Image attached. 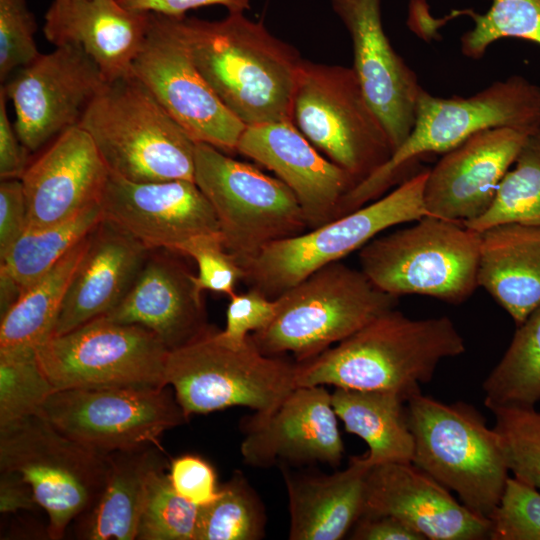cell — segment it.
Wrapping results in <instances>:
<instances>
[{"mask_svg": "<svg viewBox=\"0 0 540 540\" xmlns=\"http://www.w3.org/2000/svg\"><path fill=\"white\" fill-rule=\"evenodd\" d=\"M406 403L414 438L412 463L489 519L510 472L497 432L464 402L446 404L419 392Z\"/></svg>", "mask_w": 540, "mask_h": 540, "instance_id": "cell-5", "label": "cell"}, {"mask_svg": "<svg viewBox=\"0 0 540 540\" xmlns=\"http://www.w3.org/2000/svg\"><path fill=\"white\" fill-rule=\"evenodd\" d=\"M350 539L354 540H424L417 532L390 515L362 514Z\"/></svg>", "mask_w": 540, "mask_h": 540, "instance_id": "cell-48", "label": "cell"}, {"mask_svg": "<svg viewBox=\"0 0 540 540\" xmlns=\"http://www.w3.org/2000/svg\"><path fill=\"white\" fill-rule=\"evenodd\" d=\"M100 207L103 220L150 251L177 252L195 236L220 232L211 204L190 180L138 183L110 173Z\"/></svg>", "mask_w": 540, "mask_h": 540, "instance_id": "cell-17", "label": "cell"}, {"mask_svg": "<svg viewBox=\"0 0 540 540\" xmlns=\"http://www.w3.org/2000/svg\"><path fill=\"white\" fill-rule=\"evenodd\" d=\"M104 488L93 507L81 515L77 535L90 540H134L151 474L167 467L161 446L107 454Z\"/></svg>", "mask_w": 540, "mask_h": 540, "instance_id": "cell-29", "label": "cell"}, {"mask_svg": "<svg viewBox=\"0 0 540 540\" xmlns=\"http://www.w3.org/2000/svg\"><path fill=\"white\" fill-rule=\"evenodd\" d=\"M496 127L529 133L539 129L540 86L513 75L469 97H436L422 88L409 136L385 164L342 198L336 218L378 199L401 179L410 177L407 172L422 156L444 154L473 134Z\"/></svg>", "mask_w": 540, "mask_h": 540, "instance_id": "cell-3", "label": "cell"}, {"mask_svg": "<svg viewBox=\"0 0 540 540\" xmlns=\"http://www.w3.org/2000/svg\"><path fill=\"white\" fill-rule=\"evenodd\" d=\"M362 514L393 516L424 540L490 538L489 519L472 512L412 462H389L370 468Z\"/></svg>", "mask_w": 540, "mask_h": 540, "instance_id": "cell-21", "label": "cell"}, {"mask_svg": "<svg viewBox=\"0 0 540 540\" xmlns=\"http://www.w3.org/2000/svg\"><path fill=\"white\" fill-rule=\"evenodd\" d=\"M506 222L540 225V128L527 136L490 208L464 225L481 232Z\"/></svg>", "mask_w": 540, "mask_h": 540, "instance_id": "cell-34", "label": "cell"}, {"mask_svg": "<svg viewBox=\"0 0 540 540\" xmlns=\"http://www.w3.org/2000/svg\"><path fill=\"white\" fill-rule=\"evenodd\" d=\"M164 470L149 478L136 539L195 540L199 507L175 491Z\"/></svg>", "mask_w": 540, "mask_h": 540, "instance_id": "cell-37", "label": "cell"}, {"mask_svg": "<svg viewBox=\"0 0 540 540\" xmlns=\"http://www.w3.org/2000/svg\"><path fill=\"white\" fill-rule=\"evenodd\" d=\"M192 59L224 106L245 126L292 120L303 58L244 13L208 21L179 16Z\"/></svg>", "mask_w": 540, "mask_h": 540, "instance_id": "cell-1", "label": "cell"}, {"mask_svg": "<svg viewBox=\"0 0 540 540\" xmlns=\"http://www.w3.org/2000/svg\"><path fill=\"white\" fill-rule=\"evenodd\" d=\"M330 2L352 41V68L394 152L414 125L416 102L422 89L417 75L394 50L384 31L381 0Z\"/></svg>", "mask_w": 540, "mask_h": 540, "instance_id": "cell-19", "label": "cell"}, {"mask_svg": "<svg viewBox=\"0 0 540 540\" xmlns=\"http://www.w3.org/2000/svg\"><path fill=\"white\" fill-rule=\"evenodd\" d=\"M477 283L521 325L540 307V225L506 222L481 231Z\"/></svg>", "mask_w": 540, "mask_h": 540, "instance_id": "cell-27", "label": "cell"}, {"mask_svg": "<svg viewBox=\"0 0 540 540\" xmlns=\"http://www.w3.org/2000/svg\"><path fill=\"white\" fill-rule=\"evenodd\" d=\"M236 152L273 171L297 198L308 230L336 218L356 185L344 169L320 155L291 120L246 126Z\"/></svg>", "mask_w": 540, "mask_h": 540, "instance_id": "cell-22", "label": "cell"}, {"mask_svg": "<svg viewBox=\"0 0 540 540\" xmlns=\"http://www.w3.org/2000/svg\"><path fill=\"white\" fill-rule=\"evenodd\" d=\"M331 398L345 430L367 444L363 456L370 467L412 462L414 438L403 396L392 391L335 388Z\"/></svg>", "mask_w": 540, "mask_h": 540, "instance_id": "cell-30", "label": "cell"}, {"mask_svg": "<svg viewBox=\"0 0 540 540\" xmlns=\"http://www.w3.org/2000/svg\"><path fill=\"white\" fill-rule=\"evenodd\" d=\"M489 520L491 540H540V490L509 477Z\"/></svg>", "mask_w": 540, "mask_h": 540, "instance_id": "cell-40", "label": "cell"}, {"mask_svg": "<svg viewBox=\"0 0 540 540\" xmlns=\"http://www.w3.org/2000/svg\"><path fill=\"white\" fill-rule=\"evenodd\" d=\"M194 182L215 212L225 249L239 265L268 244L308 230L285 183L214 146L196 143Z\"/></svg>", "mask_w": 540, "mask_h": 540, "instance_id": "cell-12", "label": "cell"}, {"mask_svg": "<svg viewBox=\"0 0 540 540\" xmlns=\"http://www.w3.org/2000/svg\"><path fill=\"white\" fill-rule=\"evenodd\" d=\"M127 9L158 13L167 16H184L185 13L194 8L221 5L229 13H244L250 8V0H117Z\"/></svg>", "mask_w": 540, "mask_h": 540, "instance_id": "cell-47", "label": "cell"}, {"mask_svg": "<svg viewBox=\"0 0 540 540\" xmlns=\"http://www.w3.org/2000/svg\"><path fill=\"white\" fill-rule=\"evenodd\" d=\"M398 298L377 288L361 269L335 261L279 295L272 321L250 337L265 355L291 353L304 362L394 309Z\"/></svg>", "mask_w": 540, "mask_h": 540, "instance_id": "cell-6", "label": "cell"}, {"mask_svg": "<svg viewBox=\"0 0 540 540\" xmlns=\"http://www.w3.org/2000/svg\"><path fill=\"white\" fill-rule=\"evenodd\" d=\"M7 96L0 87V177L20 179L29 164L27 148L20 141L7 113Z\"/></svg>", "mask_w": 540, "mask_h": 540, "instance_id": "cell-46", "label": "cell"}, {"mask_svg": "<svg viewBox=\"0 0 540 540\" xmlns=\"http://www.w3.org/2000/svg\"><path fill=\"white\" fill-rule=\"evenodd\" d=\"M169 350L147 328L99 317L36 350L54 390L161 388Z\"/></svg>", "mask_w": 540, "mask_h": 540, "instance_id": "cell-13", "label": "cell"}, {"mask_svg": "<svg viewBox=\"0 0 540 540\" xmlns=\"http://www.w3.org/2000/svg\"><path fill=\"white\" fill-rule=\"evenodd\" d=\"M150 252L128 293L103 317L143 326L172 351L200 338L211 327L193 274L171 255Z\"/></svg>", "mask_w": 540, "mask_h": 540, "instance_id": "cell-24", "label": "cell"}, {"mask_svg": "<svg viewBox=\"0 0 540 540\" xmlns=\"http://www.w3.org/2000/svg\"><path fill=\"white\" fill-rule=\"evenodd\" d=\"M264 505L245 476L236 471L213 502L199 507L195 540H259L265 535Z\"/></svg>", "mask_w": 540, "mask_h": 540, "instance_id": "cell-35", "label": "cell"}, {"mask_svg": "<svg viewBox=\"0 0 540 540\" xmlns=\"http://www.w3.org/2000/svg\"><path fill=\"white\" fill-rule=\"evenodd\" d=\"M240 451L251 467L320 462L337 467L344 455L331 393L324 386H298L270 412L242 424Z\"/></svg>", "mask_w": 540, "mask_h": 540, "instance_id": "cell-18", "label": "cell"}, {"mask_svg": "<svg viewBox=\"0 0 540 540\" xmlns=\"http://www.w3.org/2000/svg\"><path fill=\"white\" fill-rule=\"evenodd\" d=\"M0 511L32 510L37 504L32 487L17 472L0 470Z\"/></svg>", "mask_w": 540, "mask_h": 540, "instance_id": "cell-49", "label": "cell"}, {"mask_svg": "<svg viewBox=\"0 0 540 540\" xmlns=\"http://www.w3.org/2000/svg\"><path fill=\"white\" fill-rule=\"evenodd\" d=\"M211 328L169 351L165 382L189 418L242 406L267 413L296 387V364L263 354L249 336L241 346L221 342Z\"/></svg>", "mask_w": 540, "mask_h": 540, "instance_id": "cell-8", "label": "cell"}, {"mask_svg": "<svg viewBox=\"0 0 540 540\" xmlns=\"http://www.w3.org/2000/svg\"><path fill=\"white\" fill-rule=\"evenodd\" d=\"M150 13L127 9L117 0H53L43 33L55 47H80L107 82L132 75Z\"/></svg>", "mask_w": 540, "mask_h": 540, "instance_id": "cell-25", "label": "cell"}, {"mask_svg": "<svg viewBox=\"0 0 540 540\" xmlns=\"http://www.w3.org/2000/svg\"><path fill=\"white\" fill-rule=\"evenodd\" d=\"M37 22L26 0H0V80L32 63L41 54L34 34Z\"/></svg>", "mask_w": 540, "mask_h": 540, "instance_id": "cell-42", "label": "cell"}, {"mask_svg": "<svg viewBox=\"0 0 540 540\" xmlns=\"http://www.w3.org/2000/svg\"><path fill=\"white\" fill-rule=\"evenodd\" d=\"M78 126L111 174L138 183L194 181L196 142L133 74L107 82Z\"/></svg>", "mask_w": 540, "mask_h": 540, "instance_id": "cell-4", "label": "cell"}, {"mask_svg": "<svg viewBox=\"0 0 540 540\" xmlns=\"http://www.w3.org/2000/svg\"><path fill=\"white\" fill-rule=\"evenodd\" d=\"M107 83L95 62L78 46L63 45L40 54L1 84L13 103L15 130L35 152L79 121Z\"/></svg>", "mask_w": 540, "mask_h": 540, "instance_id": "cell-16", "label": "cell"}, {"mask_svg": "<svg viewBox=\"0 0 540 540\" xmlns=\"http://www.w3.org/2000/svg\"><path fill=\"white\" fill-rule=\"evenodd\" d=\"M150 250L101 220L88 237L60 308L53 336L105 316L125 297Z\"/></svg>", "mask_w": 540, "mask_h": 540, "instance_id": "cell-26", "label": "cell"}, {"mask_svg": "<svg viewBox=\"0 0 540 540\" xmlns=\"http://www.w3.org/2000/svg\"><path fill=\"white\" fill-rule=\"evenodd\" d=\"M132 74L196 143L236 152L246 126L224 106L197 69L178 17L150 13Z\"/></svg>", "mask_w": 540, "mask_h": 540, "instance_id": "cell-15", "label": "cell"}, {"mask_svg": "<svg viewBox=\"0 0 540 540\" xmlns=\"http://www.w3.org/2000/svg\"><path fill=\"white\" fill-rule=\"evenodd\" d=\"M226 325L216 330V337L223 343L238 347L245 344L250 334L265 328L277 312V299H270L250 288L244 293L229 297Z\"/></svg>", "mask_w": 540, "mask_h": 540, "instance_id": "cell-43", "label": "cell"}, {"mask_svg": "<svg viewBox=\"0 0 540 540\" xmlns=\"http://www.w3.org/2000/svg\"><path fill=\"white\" fill-rule=\"evenodd\" d=\"M428 169L350 213L294 237L274 241L240 264L243 281L270 299L317 269L360 250L384 230L426 215L424 186Z\"/></svg>", "mask_w": 540, "mask_h": 540, "instance_id": "cell-9", "label": "cell"}, {"mask_svg": "<svg viewBox=\"0 0 540 540\" xmlns=\"http://www.w3.org/2000/svg\"><path fill=\"white\" fill-rule=\"evenodd\" d=\"M169 478L175 491L190 503L201 507L220 494L213 466L200 456L186 454L169 464Z\"/></svg>", "mask_w": 540, "mask_h": 540, "instance_id": "cell-44", "label": "cell"}, {"mask_svg": "<svg viewBox=\"0 0 540 540\" xmlns=\"http://www.w3.org/2000/svg\"><path fill=\"white\" fill-rule=\"evenodd\" d=\"M473 28L460 38L464 56L481 59L502 38H519L540 45V0H492L485 13L469 11Z\"/></svg>", "mask_w": 540, "mask_h": 540, "instance_id": "cell-36", "label": "cell"}, {"mask_svg": "<svg viewBox=\"0 0 540 540\" xmlns=\"http://www.w3.org/2000/svg\"><path fill=\"white\" fill-rule=\"evenodd\" d=\"M482 388L487 408L531 407L540 401V307L518 326Z\"/></svg>", "mask_w": 540, "mask_h": 540, "instance_id": "cell-33", "label": "cell"}, {"mask_svg": "<svg viewBox=\"0 0 540 540\" xmlns=\"http://www.w3.org/2000/svg\"><path fill=\"white\" fill-rule=\"evenodd\" d=\"M370 466L363 455L331 475L282 473L289 503V539L339 540L353 528L364 510L365 479Z\"/></svg>", "mask_w": 540, "mask_h": 540, "instance_id": "cell-28", "label": "cell"}, {"mask_svg": "<svg viewBox=\"0 0 540 540\" xmlns=\"http://www.w3.org/2000/svg\"><path fill=\"white\" fill-rule=\"evenodd\" d=\"M88 237L22 293L1 316L0 356L35 354L40 346L53 337L68 285L86 250Z\"/></svg>", "mask_w": 540, "mask_h": 540, "instance_id": "cell-31", "label": "cell"}, {"mask_svg": "<svg viewBox=\"0 0 540 540\" xmlns=\"http://www.w3.org/2000/svg\"><path fill=\"white\" fill-rule=\"evenodd\" d=\"M176 253L196 261L198 274L193 275L199 293L205 290L231 297L236 285L243 280L244 271L225 249L220 232L195 236L183 243Z\"/></svg>", "mask_w": 540, "mask_h": 540, "instance_id": "cell-41", "label": "cell"}, {"mask_svg": "<svg viewBox=\"0 0 540 540\" xmlns=\"http://www.w3.org/2000/svg\"><path fill=\"white\" fill-rule=\"evenodd\" d=\"M292 120L307 140L349 173L356 184L393 153L387 132L352 67L303 59Z\"/></svg>", "mask_w": 540, "mask_h": 540, "instance_id": "cell-10", "label": "cell"}, {"mask_svg": "<svg viewBox=\"0 0 540 540\" xmlns=\"http://www.w3.org/2000/svg\"><path fill=\"white\" fill-rule=\"evenodd\" d=\"M53 391L36 353L0 356V426L39 414Z\"/></svg>", "mask_w": 540, "mask_h": 540, "instance_id": "cell-39", "label": "cell"}, {"mask_svg": "<svg viewBox=\"0 0 540 540\" xmlns=\"http://www.w3.org/2000/svg\"><path fill=\"white\" fill-rule=\"evenodd\" d=\"M101 220V207L96 204L64 222L27 229L0 259L1 316Z\"/></svg>", "mask_w": 540, "mask_h": 540, "instance_id": "cell-32", "label": "cell"}, {"mask_svg": "<svg viewBox=\"0 0 540 540\" xmlns=\"http://www.w3.org/2000/svg\"><path fill=\"white\" fill-rule=\"evenodd\" d=\"M529 134L513 127L490 128L444 153L428 169L427 214L462 224L483 215Z\"/></svg>", "mask_w": 540, "mask_h": 540, "instance_id": "cell-20", "label": "cell"}, {"mask_svg": "<svg viewBox=\"0 0 540 540\" xmlns=\"http://www.w3.org/2000/svg\"><path fill=\"white\" fill-rule=\"evenodd\" d=\"M513 477L540 490V410L535 406H490Z\"/></svg>", "mask_w": 540, "mask_h": 540, "instance_id": "cell-38", "label": "cell"}, {"mask_svg": "<svg viewBox=\"0 0 540 540\" xmlns=\"http://www.w3.org/2000/svg\"><path fill=\"white\" fill-rule=\"evenodd\" d=\"M465 351L449 317L412 319L394 308L316 357L297 362L295 383L392 391L407 401L432 380L442 360Z\"/></svg>", "mask_w": 540, "mask_h": 540, "instance_id": "cell-2", "label": "cell"}, {"mask_svg": "<svg viewBox=\"0 0 540 540\" xmlns=\"http://www.w3.org/2000/svg\"><path fill=\"white\" fill-rule=\"evenodd\" d=\"M108 454V453H107ZM107 454L67 436L41 414L0 426V470L19 473L48 515L52 539L98 500Z\"/></svg>", "mask_w": 540, "mask_h": 540, "instance_id": "cell-11", "label": "cell"}, {"mask_svg": "<svg viewBox=\"0 0 540 540\" xmlns=\"http://www.w3.org/2000/svg\"><path fill=\"white\" fill-rule=\"evenodd\" d=\"M27 230V204L21 179L0 183V259Z\"/></svg>", "mask_w": 540, "mask_h": 540, "instance_id": "cell-45", "label": "cell"}, {"mask_svg": "<svg viewBox=\"0 0 540 540\" xmlns=\"http://www.w3.org/2000/svg\"><path fill=\"white\" fill-rule=\"evenodd\" d=\"M375 237L359 251L362 272L380 290L461 304L478 287L480 232L426 215Z\"/></svg>", "mask_w": 540, "mask_h": 540, "instance_id": "cell-7", "label": "cell"}, {"mask_svg": "<svg viewBox=\"0 0 540 540\" xmlns=\"http://www.w3.org/2000/svg\"><path fill=\"white\" fill-rule=\"evenodd\" d=\"M110 171L89 134L76 125L29 164L21 182L27 229L64 222L100 204Z\"/></svg>", "mask_w": 540, "mask_h": 540, "instance_id": "cell-23", "label": "cell"}, {"mask_svg": "<svg viewBox=\"0 0 540 540\" xmlns=\"http://www.w3.org/2000/svg\"><path fill=\"white\" fill-rule=\"evenodd\" d=\"M39 414L67 436L105 454L160 446L165 431L189 419L167 386L54 390Z\"/></svg>", "mask_w": 540, "mask_h": 540, "instance_id": "cell-14", "label": "cell"}]
</instances>
